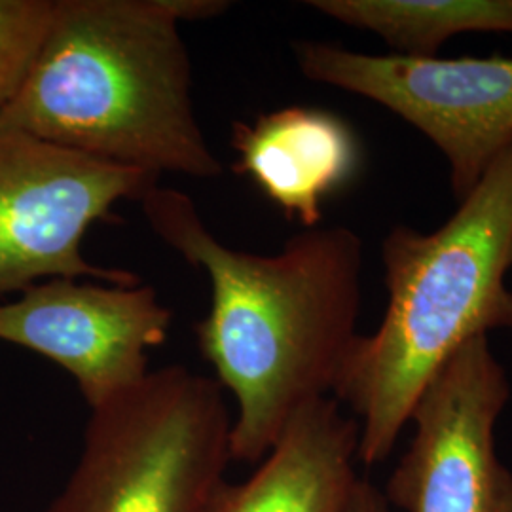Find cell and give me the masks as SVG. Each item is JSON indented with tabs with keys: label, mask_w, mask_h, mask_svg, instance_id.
I'll use <instances>...</instances> for the list:
<instances>
[{
	"label": "cell",
	"mask_w": 512,
	"mask_h": 512,
	"mask_svg": "<svg viewBox=\"0 0 512 512\" xmlns=\"http://www.w3.org/2000/svg\"><path fill=\"white\" fill-rule=\"evenodd\" d=\"M139 203L152 232L209 275L198 348L236 399L232 461L258 465L300 408L334 393L359 336L363 239L310 228L256 255L217 239L179 190L156 184Z\"/></svg>",
	"instance_id": "cell-1"
},
{
	"label": "cell",
	"mask_w": 512,
	"mask_h": 512,
	"mask_svg": "<svg viewBox=\"0 0 512 512\" xmlns=\"http://www.w3.org/2000/svg\"><path fill=\"white\" fill-rule=\"evenodd\" d=\"M179 0H55L0 128L160 179H215L192 97Z\"/></svg>",
	"instance_id": "cell-2"
},
{
	"label": "cell",
	"mask_w": 512,
	"mask_h": 512,
	"mask_svg": "<svg viewBox=\"0 0 512 512\" xmlns=\"http://www.w3.org/2000/svg\"><path fill=\"white\" fill-rule=\"evenodd\" d=\"M382 256V325L357 336L332 393L355 414L366 467L393 452L423 389L459 348L512 329V143L439 230L395 226Z\"/></svg>",
	"instance_id": "cell-3"
},
{
	"label": "cell",
	"mask_w": 512,
	"mask_h": 512,
	"mask_svg": "<svg viewBox=\"0 0 512 512\" xmlns=\"http://www.w3.org/2000/svg\"><path fill=\"white\" fill-rule=\"evenodd\" d=\"M90 412L46 512H203L224 482L234 420L215 378L164 366Z\"/></svg>",
	"instance_id": "cell-4"
},
{
	"label": "cell",
	"mask_w": 512,
	"mask_h": 512,
	"mask_svg": "<svg viewBox=\"0 0 512 512\" xmlns=\"http://www.w3.org/2000/svg\"><path fill=\"white\" fill-rule=\"evenodd\" d=\"M158 179L23 131L0 128V300L54 277L135 285L122 268L82 253L97 222H118L114 207L141 202Z\"/></svg>",
	"instance_id": "cell-5"
},
{
	"label": "cell",
	"mask_w": 512,
	"mask_h": 512,
	"mask_svg": "<svg viewBox=\"0 0 512 512\" xmlns=\"http://www.w3.org/2000/svg\"><path fill=\"white\" fill-rule=\"evenodd\" d=\"M300 73L401 116L444 154L454 198L473 192L512 143V57L365 54L294 42Z\"/></svg>",
	"instance_id": "cell-6"
},
{
	"label": "cell",
	"mask_w": 512,
	"mask_h": 512,
	"mask_svg": "<svg viewBox=\"0 0 512 512\" xmlns=\"http://www.w3.org/2000/svg\"><path fill=\"white\" fill-rule=\"evenodd\" d=\"M509 399L488 336L459 348L414 404L416 433L387 480V503L404 512H512V471L495 448Z\"/></svg>",
	"instance_id": "cell-7"
},
{
	"label": "cell",
	"mask_w": 512,
	"mask_h": 512,
	"mask_svg": "<svg viewBox=\"0 0 512 512\" xmlns=\"http://www.w3.org/2000/svg\"><path fill=\"white\" fill-rule=\"evenodd\" d=\"M0 302V340L67 370L90 410L139 384L148 351L162 346L173 311L143 283L54 277Z\"/></svg>",
	"instance_id": "cell-8"
},
{
	"label": "cell",
	"mask_w": 512,
	"mask_h": 512,
	"mask_svg": "<svg viewBox=\"0 0 512 512\" xmlns=\"http://www.w3.org/2000/svg\"><path fill=\"white\" fill-rule=\"evenodd\" d=\"M359 423L334 397L300 408L243 482H222L203 512H348Z\"/></svg>",
	"instance_id": "cell-9"
},
{
	"label": "cell",
	"mask_w": 512,
	"mask_h": 512,
	"mask_svg": "<svg viewBox=\"0 0 512 512\" xmlns=\"http://www.w3.org/2000/svg\"><path fill=\"white\" fill-rule=\"evenodd\" d=\"M236 171L247 175L289 219L317 228L321 205L348 184L361 164L359 141L334 112L287 107L236 122Z\"/></svg>",
	"instance_id": "cell-10"
},
{
	"label": "cell",
	"mask_w": 512,
	"mask_h": 512,
	"mask_svg": "<svg viewBox=\"0 0 512 512\" xmlns=\"http://www.w3.org/2000/svg\"><path fill=\"white\" fill-rule=\"evenodd\" d=\"M315 12L365 29L395 54L433 57L461 33H512V0H311Z\"/></svg>",
	"instance_id": "cell-11"
},
{
	"label": "cell",
	"mask_w": 512,
	"mask_h": 512,
	"mask_svg": "<svg viewBox=\"0 0 512 512\" xmlns=\"http://www.w3.org/2000/svg\"><path fill=\"white\" fill-rule=\"evenodd\" d=\"M54 10L55 0H0V116L31 71Z\"/></svg>",
	"instance_id": "cell-12"
},
{
	"label": "cell",
	"mask_w": 512,
	"mask_h": 512,
	"mask_svg": "<svg viewBox=\"0 0 512 512\" xmlns=\"http://www.w3.org/2000/svg\"><path fill=\"white\" fill-rule=\"evenodd\" d=\"M348 512H391L385 495L366 478H359Z\"/></svg>",
	"instance_id": "cell-13"
}]
</instances>
